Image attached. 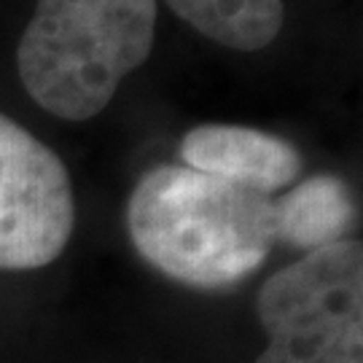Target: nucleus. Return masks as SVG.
I'll return each mask as SVG.
<instances>
[{
	"label": "nucleus",
	"mask_w": 363,
	"mask_h": 363,
	"mask_svg": "<svg viewBox=\"0 0 363 363\" xmlns=\"http://www.w3.org/2000/svg\"><path fill=\"white\" fill-rule=\"evenodd\" d=\"M355 218L358 213L350 186L328 172L312 175L294 186L286 196L274 199L277 242H288L307 253L350 240Z\"/></svg>",
	"instance_id": "nucleus-6"
},
{
	"label": "nucleus",
	"mask_w": 363,
	"mask_h": 363,
	"mask_svg": "<svg viewBox=\"0 0 363 363\" xmlns=\"http://www.w3.org/2000/svg\"><path fill=\"white\" fill-rule=\"evenodd\" d=\"M199 35L234 52L269 46L286 19L283 0H164Z\"/></svg>",
	"instance_id": "nucleus-7"
},
{
	"label": "nucleus",
	"mask_w": 363,
	"mask_h": 363,
	"mask_svg": "<svg viewBox=\"0 0 363 363\" xmlns=\"http://www.w3.org/2000/svg\"><path fill=\"white\" fill-rule=\"evenodd\" d=\"M76 226L62 159L0 113V269H40L62 256Z\"/></svg>",
	"instance_id": "nucleus-4"
},
{
	"label": "nucleus",
	"mask_w": 363,
	"mask_h": 363,
	"mask_svg": "<svg viewBox=\"0 0 363 363\" xmlns=\"http://www.w3.org/2000/svg\"><path fill=\"white\" fill-rule=\"evenodd\" d=\"M181 159L186 167L267 196L296 183L304 169V159L294 143L234 124H202L189 130L181 140Z\"/></svg>",
	"instance_id": "nucleus-5"
},
{
	"label": "nucleus",
	"mask_w": 363,
	"mask_h": 363,
	"mask_svg": "<svg viewBox=\"0 0 363 363\" xmlns=\"http://www.w3.org/2000/svg\"><path fill=\"white\" fill-rule=\"evenodd\" d=\"M127 229L140 259L202 291L250 277L277 242L272 196L186 164H162L138 181Z\"/></svg>",
	"instance_id": "nucleus-1"
},
{
	"label": "nucleus",
	"mask_w": 363,
	"mask_h": 363,
	"mask_svg": "<svg viewBox=\"0 0 363 363\" xmlns=\"http://www.w3.org/2000/svg\"><path fill=\"white\" fill-rule=\"evenodd\" d=\"M156 0H38L19 40L27 94L65 121H89L154 49Z\"/></svg>",
	"instance_id": "nucleus-2"
},
{
	"label": "nucleus",
	"mask_w": 363,
	"mask_h": 363,
	"mask_svg": "<svg viewBox=\"0 0 363 363\" xmlns=\"http://www.w3.org/2000/svg\"><path fill=\"white\" fill-rule=\"evenodd\" d=\"M269 345L256 363H363V247L358 240L304 253L259 294Z\"/></svg>",
	"instance_id": "nucleus-3"
}]
</instances>
